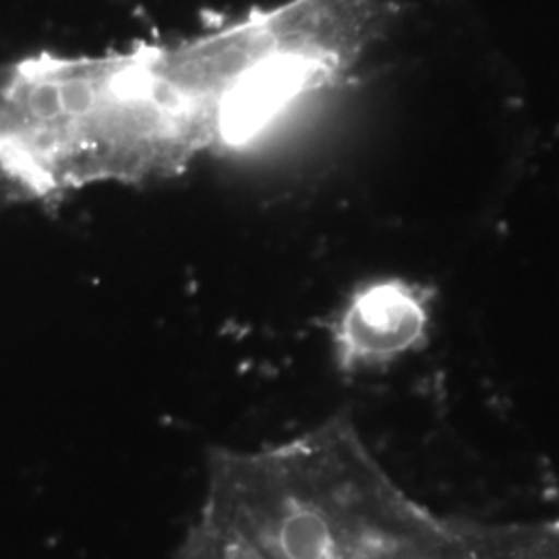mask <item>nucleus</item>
<instances>
[{
  "label": "nucleus",
  "mask_w": 559,
  "mask_h": 559,
  "mask_svg": "<svg viewBox=\"0 0 559 559\" xmlns=\"http://www.w3.org/2000/svg\"><path fill=\"white\" fill-rule=\"evenodd\" d=\"M436 290L415 280L385 276L359 284L330 320L340 373L388 367L429 342Z\"/></svg>",
  "instance_id": "nucleus-1"
}]
</instances>
